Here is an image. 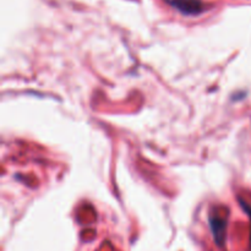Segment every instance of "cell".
Here are the masks:
<instances>
[{
	"instance_id": "obj_3",
	"label": "cell",
	"mask_w": 251,
	"mask_h": 251,
	"mask_svg": "<svg viewBox=\"0 0 251 251\" xmlns=\"http://www.w3.org/2000/svg\"><path fill=\"white\" fill-rule=\"evenodd\" d=\"M238 200H239V203L240 206H242L243 210H244V212L247 213L250 218V245H251V206L248 202H245L242 198H238Z\"/></svg>"
},
{
	"instance_id": "obj_1",
	"label": "cell",
	"mask_w": 251,
	"mask_h": 251,
	"mask_svg": "<svg viewBox=\"0 0 251 251\" xmlns=\"http://www.w3.org/2000/svg\"><path fill=\"white\" fill-rule=\"evenodd\" d=\"M208 223H210V229L215 243L218 247L222 248L226 243V238H227L228 218L225 216H220L218 213H212L208 218Z\"/></svg>"
},
{
	"instance_id": "obj_2",
	"label": "cell",
	"mask_w": 251,
	"mask_h": 251,
	"mask_svg": "<svg viewBox=\"0 0 251 251\" xmlns=\"http://www.w3.org/2000/svg\"><path fill=\"white\" fill-rule=\"evenodd\" d=\"M172 6L184 15H199L205 10L200 0H168Z\"/></svg>"
}]
</instances>
